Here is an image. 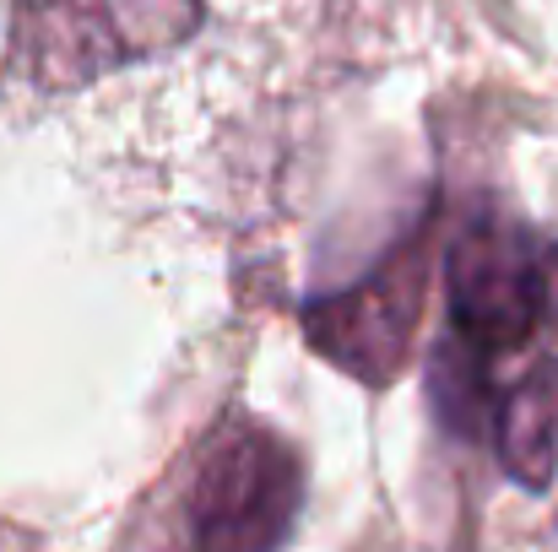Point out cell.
<instances>
[{
	"instance_id": "1",
	"label": "cell",
	"mask_w": 558,
	"mask_h": 552,
	"mask_svg": "<svg viewBox=\"0 0 558 552\" xmlns=\"http://www.w3.org/2000/svg\"><path fill=\"white\" fill-rule=\"evenodd\" d=\"M304 510L299 455L260 422H222L190 466L185 552H277Z\"/></svg>"
},
{
	"instance_id": "2",
	"label": "cell",
	"mask_w": 558,
	"mask_h": 552,
	"mask_svg": "<svg viewBox=\"0 0 558 552\" xmlns=\"http://www.w3.org/2000/svg\"><path fill=\"white\" fill-rule=\"evenodd\" d=\"M445 298H450V336L499 358L526 347L548 320L558 298L554 249L510 222V217H472L445 255Z\"/></svg>"
},
{
	"instance_id": "3",
	"label": "cell",
	"mask_w": 558,
	"mask_h": 552,
	"mask_svg": "<svg viewBox=\"0 0 558 552\" xmlns=\"http://www.w3.org/2000/svg\"><path fill=\"white\" fill-rule=\"evenodd\" d=\"M201 0H16L22 60L44 87H82L180 44Z\"/></svg>"
},
{
	"instance_id": "4",
	"label": "cell",
	"mask_w": 558,
	"mask_h": 552,
	"mask_svg": "<svg viewBox=\"0 0 558 552\" xmlns=\"http://www.w3.org/2000/svg\"><path fill=\"white\" fill-rule=\"evenodd\" d=\"M423 293H428V249L417 238L396 249L359 287L310 304L304 315L310 347L364 384H390L423 320Z\"/></svg>"
},
{
	"instance_id": "5",
	"label": "cell",
	"mask_w": 558,
	"mask_h": 552,
	"mask_svg": "<svg viewBox=\"0 0 558 552\" xmlns=\"http://www.w3.org/2000/svg\"><path fill=\"white\" fill-rule=\"evenodd\" d=\"M494 444L499 461L515 482L548 488L558 471V364H537L494 417Z\"/></svg>"
},
{
	"instance_id": "6",
	"label": "cell",
	"mask_w": 558,
	"mask_h": 552,
	"mask_svg": "<svg viewBox=\"0 0 558 552\" xmlns=\"http://www.w3.org/2000/svg\"><path fill=\"white\" fill-rule=\"evenodd\" d=\"M488 353L466 347L461 336H445L434 364H428V390H434V406L445 417V428L456 433H483L488 417H499V401H494V379H488Z\"/></svg>"
}]
</instances>
